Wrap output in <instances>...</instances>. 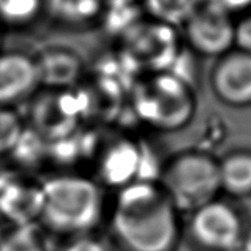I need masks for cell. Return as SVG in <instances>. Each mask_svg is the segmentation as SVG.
Listing matches in <instances>:
<instances>
[{
    "mask_svg": "<svg viewBox=\"0 0 251 251\" xmlns=\"http://www.w3.org/2000/svg\"><path fill=\"white\" fill-rule=\"evenodd\" d=\"M39 226L64 239L93 234L105 220L108 200L96 178L80 172H58L41 180Z\"/></svg>",
    "mask_w": 251,
    "mask_h": 251,
    "instance_id": "cell-2",
    "label": "cell"
},
{
    "mask_svg": "<svg viewBox=\"0 0 251 251\" xmlns=\"http://www.w3.org/2000/svg\"><path fill=\"white\" fill-rule=\"evenodd\" d=\"M195 105L191 85L168 71L151 73L132 92L137 119L158 131L182 128L195 114Z\"/></svg>",
    "mask_w": 251,
    "mask_h": 251,
    "instance_id": "cell-4",
    "label": "cell"
},
{
    "mask_svg": "<svg viewBox=\"0 0 251 251\" xmlns=\"http://www.w3.org/2000/svg\"><path fill=\"white\" fill-rule=\"evenodd\" d=\"M104 222L120 251H176L184 231L181 213L155 180L115 191Z\"/></svg>",
    "mask_w": 251,
    "mask_h": 251,
    "instance_id": "cell-1",
    "label": "cell"
},
{
    "mask_svg": "<svg viewBox=\"0 0 251 251\" xmlns=\"http://www.w3.org/2000/svg\"><path fill=\"white\" fill-rule=\"evenodd\" d=\"M45 0H0V26L25 28L44 15Z\"/></svg>",
    "mask_w": 251,
    "mask_h": 251,
    "instance_id": "cell-18",
    "label": "cell"
},
{
    "mask_svg": "<svg viewBox=\"0 0 251 251\" xmlns=\"http://www.w3.org/2000/svg\"><path fill=\"white\" fill-rule=\"evenodd\" d=\"M123 54L134 65L150 68L151 73L169 71L178 55L176 28L145 18L122 39Z\"/></svg>",
    "mask_w": 251,
    "mask_h": 251,
    "instance_id": "cell-6",
    "label": "cell"
},
{
    "mask_svg": "<svg viewBox=\"0 0 251 251\" xmlns=\"http://www.w3.org/2000/svg\"><path fill=\"white\" fill-rule=\"evenodd\" d=\"M213 95L222 103L245 108L251 105V54L232 49L218 58L211 73Z\"/></svg>",
    "mask_w": 251,
    "mask_h": 251,
    "instance_id": "cell-10",
    "label": "cell"
},
{
    "mask_svg": "<svg viewBox=\"0 0 251 251\" xmlns=\"http://www.w3.org/2000/svg\"><path fill=\"white\" fill-rule=\"evenodd\" d=\"M34 57L38 66L41 88L48 91H69L84 76V61L69 48L50 46Z\"/></svg>",
    "mask_w": 251,
    "mask_h": 251,
    "instance_id": "cell-12",
    "label": "cell"
},
{
    "mask_svg": "<svg viewBox=\"0 0 251 251\" xmlns=\"http://www.w3.org/2000/svg\"><path fill=\"white\" fill-rule=\"evenodd\" d=\"M235 49L251 54V12L235 23Z\"/></svg>",
    "mask_w": 251,
    "mask_h": 251,
    "instance_id": "cell-21",
    "label": "cell"
},
{
    "mask_svg": "<svg viewBox=\"0 0 251 251\" xmlns=\"http://www.w3.org/2000/svg\"><path fill=\"white\" fill-rule=\"evenodd\" d=\"M98 176L100 185L118 191L143 180L142 170L145 164L143 148L131 137H118L109 141L99 153Z\"/></svg>",
    "mask_w": 251,
    "mask_h": 251,
    "instance_id": "cell-9",
    "label": "cell"
},
{
    "mask_svg": "<svg viewBox=\"0 0 251 251\" xmlns=\"http://www.w3.org/2000/svg\"><path fill=\"white\" fill-rule=\"evenodd\" d=\"M202 4L215 7L220 11H224L232 17L234 12L243 11L251 7V0H201Z\"/></svg>",
    "mask_w": 251,
    "mask_h": 251,
    "instance_id": "cell-22",
    "label": "cell"
},
{
    "mask_svg": "<svg viewBox=\"0 0 251 251\" xmlns=\"http://www.w3.org/2000/svg\"><path fill=\"white\" fill-rule=\"evenodd\" d=\"M220 191L234 199L251 197V151L235 150L219 159Z\"/></svg>",
    "mask_w": 251,
    "mask_h": 251,
    "instance_id": "cell-14",
    "label": "cell"
},
{
    "mask_svg": "<svg viewBox=\"0 0 251 251\" xmlns=\"http://www.w3.org/2000/svg\"><path fill=\"white\" fill-rule=\"evenodd\" d=\"M101 0H45L50 21L66 28H87L99 25L103 12Z\"/></svg>",
    "mask_w": 251,
    "mask_h": 251,
    "instance_id": "cell-13",
    "label": "cell"
},
{
    "mask_svg": "<svg viewBox=\"0 0 251 251\" xmlns=\"http://www.w3.org/2000/svg\"><path fill=\"white\" fill-rule=\"evenodd\" d=\"M157 182L178 212L192 213L220 193L219 159L201 150H186L161 165Z\"/></svg>",
    "mask_w": 251,
    "mask_h": 251,
    "instance_id": "cell-3",
    "label": "cell"
},
{
    "mask_svg": "<svg viewBox=\"0 0 251 251\" xmlns=\"http://www.w3.org/2000/svg\"><path fill=\"white\" fill-rule=\"evenodd\" d=\"M239 251H251V226H249L246 229L245 238L242 240Z\"/></svg>",
    "mask_w": 251,
    "mask_h": 251,
    "instance_id": "cell-23",
    "label": "cell"
},
{
    "mask_svg": "<svg viewBox=\"0 0 251 251\" xmlns=\"http://www.w3.org/2000/svg\"><path fill=\"white\" fill-rule=\"evenodd\" d=\"M41 208V180L19 169H0V220L7 227L39 224Z\"/></svg>",
    "mask_w": 251,
    "mask_h": 251,
    "instance_id": "cell-7",
    "label": "cell"
},
{
    "mask_svg": "<svg viewBox=\"0 0 251 251\" xmlns=\"http://www.w3.org/2000/svg\"><path fill=\"white\" fill-rule=\"evenodd\" d=\"M61 251H109V247L93 232L68 238Z\"/></svg>",
    "mask_w": 251,
    "mask_h": 251,
    "instance_id": "cell-20",
    "label": "cell"
},
{
    "mask_svg": "<svg viewBox=\"0 0 251 251\" xmlns=\"http://www.w3.org/2000/svg\"><path fill=\"white\" fill-rule=\"evenodd\" d=\"M1 42H3V27L0 26V50H1Z\"/></svg>",
    "mask_w": 251,
    "mask_h": 251,
    "instance_id": "cell-25",
    "label": "cell"
},
{
    "mask_svg": "<svg viewBox=\"0 0 251 251\" xmlns=\"http://www.w3.org/2000/svg\"><path fill=\"white\" fill-rule=\"evenodd\" d=\"M235 23L227 12L201 4L182 26L184 37L193 53L220 58L235 49Z\"/></svg>",
    "mask_w": 251,
    "mask_h": 251,
    "instance_id": "cell-8",
    "label": "cell"
},
{
    "mask_svg": "<svg viewBox=\"0 0 251 251\" xmlns=\"http://www.w3.org/2000/svg\"><path fill=\"white\" fill-rule=\"evenodd\" d=\"M41 88L37 61L21 50H0V107L15 108Z\"/></svg>",
    "mask_w": 251,
    "mask_h": 251,
    "instance_id": "cell-11",
    "label": "cell"
},
{
    "mask_svg": "<svg viewBox=\"0 0 251 251\" xmlns=\"http://www.w3.org/2000/svg\"><path fill=\"white\" fill-rule=\"evenodd\" d=\"M0 251H48V234L39 224L7 227L0 234Z\"/></svg>",
    "mask_w": 251,
    "mask_h": 251,
    "instance_id": "cell-16",
    "label": "cell"
},
{
    "mask_svg": "<svg viewBox=\"0 0 251 251\" xmlns=\"http://www.w3.org/2000/svg\"><path fill=\"white\" fill-rule=\"evenodd\" d=\"M103 6H119V4H134L141 3V0H101Z\"/></svg>",
    "mask_w": 251,
    "mask_h": 251,
    "instance_id": "cell-24",
    "label": "cell"
},
{
    "mask_svg": "<svg viewBox=\"0 0 251 251\" xmlns=\"http://www.w3.org/2000/svg\"><path fill=\"white\" fill-rule=\"evenodd\" d=\"M201 4V0H141L149 19L173 28L182 27Z\"/></svg>",
    "mask_w": 251,
    "mask_h": 251,
    "instance_id": "cell-15",
    "label": "cell"
},
{
    "mask_svg": "<svg viewBox=\"0 0 251 251\" xmlns=\"http://www.w3.org/2000/svg\"><path fill=\"white\" fill-rule=\"evenodd\" d=\"M145 19L141 3L104 6L99 25L120 41Z\"/></svg>",
    "mask_w": 251,
    "mask_h": 251,
    "instance_id": "cell-17",
    "label": "cell"
},
{
    "mask_svg": "<svg viewBox=\"0 0 251 251\" xmlns=\"http://www.w3.org/2000/svg\"><path fill=\"white\" fill-rule=\"evenodd\" d=\"M27 128V122L15 108L0 107V157L11 155Z\"/></svg>",
    "mask_w": 251,
    "mask_h": 251,
    "instance_id": "cell-19",
    "label": "cell"
},
{
    "mask_svg": "<svg viewBox=\"0 0 251 251\" xmlns=\"http://www.w3.org/2000/svg\"><path fill=\"white\" fill-rule=\"evenodd\" d=\"M247 227L232 204L216 199L189 213L186 234L202 251H239Z\"/></svg>",
    "mask_w": 251,
    "mask_h": 251,
    "instance_id": "cell-5",
    "label": "cell"
}]
</instances>
